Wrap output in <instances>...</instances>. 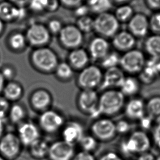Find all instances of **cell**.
<instances>
[{
    "instance_id": "obj_1",
    "label": "cell",
    "mask_w": 160,
    "mask_h": 160,
    "mask_svg": "<svg viewBox=\"0 0 160 160\" xmlns=\"http://www.w3.org/2000/svg\"><path fill=\"white\" fill-rule=\"evenodd\" d=\"M124 103L125 96L121 91L107 90L99 97L98 110L101 115H114L123 108Z\"/></svg>"
},
{
    "instance_id": "obj_2",
    "label": "cell",
    "mask_w": 160,
    "mask_h": 160,
    "mask_svg": "<svg viewBox=\"0 0 160 160\" xmlns=\"http://www.w3.org/2000/svg\"><path fill=\"white\" fill-rule=\"evenodd\" d=\"M152 143L149 136L144 131H136L121 143L120 150L126 155L142 154L148 152Z\"/></svg>"
},
{
    "instance_id": "obj_3",
    "label": "cell",
    "mask_w": 160,
    "mask_h": 160,
    "mask_svg": "<svg viewBox=\"0 0 160 160\" xmlns=\"http://www.w3.org/2000/svg\"><path fill=\"white\" fill-rule=\"evenodd\" d=\"M31 61L36 68L47 73L55 71L58 64L56 54L47 47H40L34 50L31 55Z\"/></svg>"
},
{
    "instance_id": "obj_4",
    "label": "cell",
    "mask_w": 160,
    "mask_h": 160,
    "mask_svg": "<svg viewBox=\"0 0 160 160\" xmlns=\"http://www.w3.org/2000/svg\"><path fill=\"white\" fill-rule=\"evenodd\" d=\"M119 22L114 15L105 13L94 19V28L98 35L103 37H114L119 30Z\"/></svg>"
},
{
    "instance_id": "obj_5",
    "label": "cell",
    "mask_w": 160,
    "mask_h": 160,
    "mask_svg": "<svg viewBox=\"0 0 160 160\" xmlns=\"http://www.w3.org/2000/svg\"><path fill=\"white\" fill-rule=\"evenodd\" d=\"M145 56L141 51L132 49L120 57V64L122 71L130 74L141 73L145 65Z\"/></svg>"
},
{
    "instance_id": "obj_6",
    "label": "cell",
    "mask_w": 160,
    "mask_h": 160,
    "mask_svg": "<svg viewBox=\"0 0 160 160\" xmlns=\"http://www.w3.org/2000/svg\"><path fill=\"white\" fill-rule=\"evenodd\" d=\"M103 76L100 68L95 65H90L82 69L77 82L82 90H93L101 85Z\"/></svg>"
},
{
    "instance_id": "obj_7",
    "label": "cell",
    "mask_w": 160,
    "mask_h": 160,
    "mask_svg": "<svg viewBox=\"0 0 160 160\" xmlns=\"http://www.w3.org/2000/svg\"><path fill=\"white\" fill-rule=\"evenodd\" d=\"M98 101L99 96L94 90H82L78 96V106L80 110L93 118L101 115L98 110Z\"/></svg>"
},
{
    "instance_id": "obj_8",
    "label": "cell",
    "mask_w": 160,
    "mask_h": 160,
    "mask_svg": "<svg viewBox=\"0 0 160 160\" xmlns=\"http://www.w3.org/2000/svg\"><path fill=\"white\" fill-rule=\"evenodd\" d=\"M22 145L17 135L7 133L0 139V154L4 158L14 159L19 155Z\"/></svg>"
},
{
    "instance_id": "obj_9",
    "label": "cell",
    "mask_w": 160,
    "mask_h": 160,
    "mask_svg": "<svg viewBox=\"0 0 160 160\" xmlns=\"http://www.w3.org/2000/svg\"><path fill=\"white\" fill-rule=\"evenodd\" d=\"M58 35L59 40L62 46L72 50L79 48L83 41L82 33L74 25L63 26Z\"/></svg>"
},
{
    "instance_id": "obj_10",
    "label": "cell",
    "mask_w": 160,
    "mask_h": 160,
    "mask_svg": "<svg viewBox=\"0 0 160 160\" xmlns=\"http://www.w3.org/2000/svg\"><path fill=\"white\" fill-rule=\"evenodd\" d=\"M25 37L32 46L40 48L50 41V33L43 25L33 24L28 28Z\"/></svg>"
},
{
    "instance_id": "obj_11",
    "label": "cell",
    "mask_w": 160,
    "mask_h": 160,
    "mask_svg": "<svg viewBox=\"0 0 160 160\" xmlns=\"http://www.w3.org/2000/svg\"><path fill=\"white\" fill-rule=\"evenodd\" d=\"M91 130L93 137L101 141L110 140L117 133L115 123L109 119H98L95 121Z\"/></svg>"
},
{
    "instance_id": "obj_12",
    "label": "cell",
    "mask_w": 160,
    "mask_h": 160,
    "mask_svg": "<svg viewBox=\"0 0 160 160\" xmlns=\"http://www.w3.org/2000/svg\"><path fill=\"white\" fill-rule=\"evenodd\" d=\"M63 122V117L54 110H46L39 117V125L42 130L48 133L56 132L62 126Z\"/></svg>"
},
{
    "instance_id": "obj_13",
    "label": "cell",
    "mask_w": 160,
    "mask_h": 160,
    "mask_svg": "<svg viewBox=\"0 0 160 160\" xmlns=\"http://www.w3.org/2000/svg\"><path fill=\"white\" fill-rule=\"evenodd\" d=\"M73 147L65 141H57L49 146L48 156L51 160H72L74 154Z\"/></svg>"
},
{
    "instance_id": "obj_14",
    "label": "cell",
    "mask_w": 160,
    "mask_h": 160,
    "mask_svg": "<svg viewBox=\"0 0 160 160\" xmlns=\"http://www.w3.org/2000/svg\"><path fill=\"white\" fill-rule=\"evenodd\" d=\"M125 78L123 71L119 67L107 69L103 76L100 89L106 90L114 88H120Z\"/></svg>"
},
{
    "instance_id": "obj_15",
    "label": "cell",
    "mask_w": 160,
    "mask_h": 160,
    "mask_svg": "<svg viewBox=\"0 0 160 160\" xmlns=\"http://www.w3.org/2000/svg\"><path fill=\"white\" fill-rule=\"evenodd\" d=\"M128 28L134 37H144L148 32L149 22L145 15L138 13L133 15L129 20Z\"/></svg>"
},
{
    "instance_id": "obj_16",
    "label": "cell",
    "mask_w": 160,
    "mask_h": 160,
    "mask_svg": "<svg viewBox=\"0 0 160 160\" xmlns=\"http://www.w3.org/2000/svg\"><path fill=\"white\" fill-rule=\"evenodd\" d=\"M17 136L22 145L30 147L39 139V130L32 122H25L20 126Z\"/></svg>"
},
{
    "instance_id": "obj_17",
    "label": "cell",
    "mask_w": 160,
    "mask_h": 160,
    "mask_svg": "<svg viewBox=\"0 0 160 160\" xmlns=\"http://www.w3.org/2000/svg\"><path fill=\"white\" fill-rule=\"evenodd\" d=\"M62 134L63 141L73 146L84 136L82 126L76 121L68 122L63 128Z\"/></svg>"
},
{
    "instance_id": "obj_18",
    "label": "cell",
    "mask_w": 160,
    "mask_h": 160,
    "mask_svg": "<svg viewBox=\"0 0 160 160\" xmlns=\"http://www.w3.org/2000/svg\"><path fill=\"white\" fill-rule=\"evenodd\" d=\"M89 50L92 58L96 60H102L109 53V44L103 37H96L90 42Z\"/></svg>"
},
{
    "instance_id": "obj_19",
    "label": "cell",
    "mask_w": 160,
    "mask_h": 160,
    "mask_svg": "<svg viewBox=\"0 0 160 160\" xmlns=\"http://www.w3.org/2000/svg\"><path fill=\"white\" fill-rule=\"evenodd\" d=\"M112 43L118 50L127 52L132 50L136 43V39L129 31H122L113 37Z\"/></svg>"
},
{
    "instance_id": "obj_20",
    "label": "cell",
    "mask_w": 160,
    "mask_h": 160,
    "mask_svg": "<svg viewBox=\"0 0 160 160\" xmlns=\"http://www.w3.org/2000/svg\"><path fill=\"white\" fill-rule=\"evenodd\" d=\"M160 74V60L150 58L145 62L141 72L140 78L145 84L152 82Z\"/></svg>"
},
{
    "instance_id": "obj_21",
    "label": "cell",
    "mask_w": 160,
    "mask_h": 160,
    "mask_svg": "<svg viewBox=\"0 0 160 160\" xmlns=\"http://www.w3.org/2000/svg\"><path fill=\"white\" fill-rule=\"evenodd\" d=\"M52 101V96L49 92L40 89L35 91L31 98V103L36 110L46 111L50 106Z\"/></svg>"
},
{
    "instance_id": "obj_22",
    "label": "cell",
    "mask_w": 160,
    "mask_h": 160,
    "mask_svg": "<svg viewBox=\"0 0 160 160\" xmlns=\"http://www.w3.org/2000/svg\"><path fill=\"white\" fill-rule=\"evenodd\" d=\"M89 56L86 50L78 48L72 50L68 56L69 64L72 68L82 69L89 62Z\"/></svg>"
},
{
    "instance_id": "obj_23",
    "label": "cell",
    "mask_w": 160,
    "mask_h": 160,
    "mask_svg": "<svg viewBox=\"0 0 160 160\" xmlns=\"http://www.w3.org/2000/svg\"><path fill=\"white\" fill-rule=\"evenodd\" d=\"M145 107L142 100L134 98L130 100L126 104L125 113L126 116L132 120H141L144 117Z\"/></svg>"
},
{
    "instance_id": "obj_24",
    "label": "cell",
    "mask_w": 160,
    "mask_h": 160,
    "mask_svg": "<svg viewBox=\"0 0 160 160\" xmlns=\"http://www.w3.org/2000/svg\"><path fill=\"white\" fill-rule=\"evenodd\" d=\"M25 11L23 8H19L8 2L0 3V19L10 20L24 17Z\"/></svg>"
},
{
    "instance_id": "obj_25",
    "label": "cell",
    "mask_w": 160,
    "mask_h": 160,
    "mask_svg": "<svg viewBox=\"0 0 160 160\" xmlns=\"http://www.w3.org/2000/svg\"><path fill=\"white\" fill-rule=\"evenodd\" d=\"M145 48L152 58L160 60V35H154L148 38Z\"/></svg>"
},
{
    "instance_id": "obj_26",
    "label": "cell",
    "mask_w": 160,
    "mask_h": 160,
    "mask_svg": "<svg viewBox=\"0 0 160 160\" xmlns=\"http://www.w3.org/2000/svg\"><path fill=\"white\" fill-rule=\"evenodd\" d=\"M49 146L46 141L38 139L30 146L31 154L35 158H44L48 155Z\"/></svg>"
},
{
    "instance_id": "obj_27",
    "label": "cell",
    "mask_w": 160,
    "mask_h": 160,
    "mask_svg": "<svg viewBox=\"0 0 160 160\" xmlns=\"http://www.w3.org/2000/svg\"><path fill=\"white\" fill-rule=\"evenodd\" d=\"M121 92L123 95L131 96L136 95L139 90V84L137 79L132 77H125L120 87Z\"/></svg>"
},
{
    "instance_id": "obj_28",
    "label": "cell",
    "mask_w": 160,
    "mask_h": 160,
    "mask_svg": "<svg viewBox=\"0 0 160 160\" xmlns=\"http://www.w3.org/2000/svg\"><path fill=\"white\" fill-rule=\"evenodd\" d=\"M87 6L90 11L100 15L107 13L112 7V1L108 0H92L88 1Z\"/></svg>"
},
{
    "instance_id": "obj_29",
    "label": "cell",
    "mask_w": 160,
    "mask_h": 160,
    "mask_svg": "<svg viewBox=\"0 0 160 160\" xmlns=\"http://www.w3.org/2000/svg\"><path fill=\"white\" fill-rule=\"evenodd\" d=\"M146 110L148 116L153 121L157 122H160V98H152L148 102Z\"/></svg>"
},
{
    "instance_id": "obj_30",
    "label": "cell",
    "mask_w": 160,
    "mask_h": 160,
    "mask_svg": "<svg viewBox=\"0 0 160 160\" xmlns=\"http://www.w3.org/2000/svg\"><path fill=\"white\" fill-rule=\"evenodd\" d=\"M3 92L7 100H15L22 95V89L17 82H10L4 87Z\"/></svg>"
},
{
    "instance_id": "obj_31",
    "label": "cell",
    "mask_w": 160,
    "mask_h": 160,
    "mask_svg": "<svg viewBox=\"0 0 160 160\" xmlns=\"http://www.w3.org/2000/svg\"><path fill=\"white\" fill-rule=\"evenodd\" d=\"M114 15L119 22H129L133 16V10L129 5H122L117 8Z\"/></svg>"
},
{
    "instance_id": "obj_32",
    "label": "cell",
    "mask_w": 160,
    "mask_h": 160,
    "mask_svg": "<svg viewBox=\"0 0 160 160\" xmlns=\"http://www.w3.org/2000/svg\"><path fill=\"white\" fill-rule=\"evenodd\" d=\"M56 75L59 79L67 80L72 78L73 74V70L69 63L66 62L58 63L55 69Z\"/></svg>"
},
{
    "instance_id": "obj_33",
    "label": "cell",
    "mask_w": 160,
    "mask_h": 160,
    "mask_svg": "<svg viewBox=\"0 0 160 160\" xmlns=\"http://www.w3.org/2000/svg\"><path fill=\"white\" fill-rule=\"evenodd\" d=\"M76 26L82 33L90 32L93 30L94 19L88 15L79 18L77 22Z\"/></svg>"
},
{
    "instance_id": "obj_34",
    "label": "cell",
    "mask_w": 160,
    "mask_h": 160,
    "mask_svg": "<svg viewBox=\"0 0 160 160\" xmlns=\"http://www.w3.org/2000/svg\"><path fill=\"white\" fill-rule=\"evenodd\" d=\"M120 56L115 52H109L102 60V67L108 69L114 67H118L120 64Z\"/></svg>"
},
{
    "instance_id": "obj_35",
    "label": "cell",
    "mask_w": 160,
    "mask_h": 160,
    "mask_svg": "<svg viewBox=\"0 0 160 160\" xmlns=\"http://www.w3.org/2000/svg\"><path fill=\"white\" fill-rule=\"evenodd\" d=\"M26 37L21 33H15L12 35L9 39V43L11 48L15 50L23 49L26 44Z\"/></svg>"
},
{
    "instance_id": "obj_36",
    "label": "cell",
    "mask_w": 160,
    "mask_h": 160,
    "mask_svg": "<svg viewBox=\"0 0 160 160\" xmlns=\"http://www.w3.org/2000/svg\"><path fill=\"white\" fill-rule=\"evenodd\" d=\"M80 147L82 149V151L91 152L96 149L98 146V141L93 136H84L79 142Z\"/></svg>"
},
{
    "instance_id": "obj_37",
    "label": "cell",
    "mask_w": 160,
    "mask_h": 160,
    "mask_svg": "<svg viewBox=\"0 0 160 160\" xmlns=\"http://www.w3.org/2000/svg\"><path fill=\"white\" fill-rule=\"evenodd\" d=\"M25 111L22 107L15 104L12 107L9 112V117L13 123H19L25 117Z\"/></svg>"
},
{
    "instance_id": "obj_38",
    "label": "cell",
    "mask_w": 160,
    "mask_h": 160,
    "mask_svg": "<svg viewBox=\"0 0 160 160\" xmlns=\"http://www.w3.org/2000/svg\"><path fill=\"white\" fill-rule=\"evenodd\" d=\"M149 28L154 32L160 35V12L152 16L149 22Z\"/></svg>"
},
{
    "instance_id": "obj_39",
    "label": "cell",
    "mask_w": 160,
    "mask_h": 160,
    "mask_svg": "<svg viewBox=\"0 0 160 160\" xmlns=\"http://www.w3.org/2000/svg\"><path fill=\"white\" fill-rule=\"evenodd\" d=\"M63 27V26H62L60 21H59L58 20L52 19L49 22L47 28L50 33H52L54 34H58L62 29Z\"/></svg>"
},
{
    "instance_id": "obj_40",
    "label": "cell",
    "mask_w": 160,
    "mask_h": 160,
    "mask_svg": "<svg viewBox=\"0 0 160 160\" xmlns=\"http://www.w3.org/2000/svg\"><path fill=\"white\" fill-rule=\"evenodd\" d=\"M9 108V103L6 98L0 97V120L4 122L6 112Z\"/></svg>"
},
{
    "instance_id": "obj_41",
    "label": "cell",
    "mask_w": 160,
    "mask_h": 160,
    "mask_svg": "<svg viewBox=\"0 0 160 160\" xmlns=\"http://www.w3.org/2000/svg\"><path fill=\"white\" fill-rule=\"evenodd\" d=\"M47 1H32L30 3V7L32 11L36 12H40L46 10Z\"/></svg>"
},
{
    "instance_id": "obj_42",
    "label": "cell",
    "mask_w": 160,
    "mask_h": 160,
    "mask_svg": "<svg viewBox=\"0 0 160 160\" xmlns=\"http://www.w3.org/2000/svg\"><path fill=\"white\" fill-rule=\"evenodd\" d=\"M115 127L117 132L121 134H124L127 133L130 129L129 123L128 121L123 120L119 121L117 123H115Z\"/></svg>"
},
{
    "instance_id": "obj_43",
    "label": "cell",
    "mask_w": 160,
    "mask_h": 160,
    "mask_svg": "<svg viewBox=\"0 0 160 160\" xmlns=\"http://www.w3.org/2000/svg\"><path fill=\"white\" fill-rule=\"evenodd\" d=\"M72 160H95V158L91 152L82 151L74 156Z\"/></svg>"
},
{
    "instance_id": "obj_44",
    "label": "cell",
    "mask_w": 160,
    "mask_h": 160,
    "mask_svg": "<svg viewBox=\"0 0 160 160\" xmlns=\"http://www.w3.org/2000/svg\"><path fill=\"white\" fill-rule=\"evenodd\" d=\"M63 6L68 7L75 8H77L82 4V1L80 0H63L60 1Z\"/></svg>"
},
{
    "instance_id": "obj_45",
    "label": "cell",
    "mask_w": 160,
    "mask_h": 160,
    "mask_svg": "<svg viewBox=\"0 0 160 160\" xmlns=\"http://www.w3.org/2000/svg\"><path fill=\"white\" fill-rule=\"evenodd\" d=\"M152 137L155 144L160 149V122L154 128Z\"/></svg>"
},
{
    "instance_id": "obj_46",
    "label": "cell",
    "mask_w": 160,
    "mask_h": 160,
    "mask_svg": "<svg viewBox=\"0 0 160 160\" xmlns=\"http://www.w3.org/2000/svg\"><path fill=\"white\" fill-rule=\"evenodd\" d=\"M89 7L88 6H85L83 4L80 5V6L76 8L75 9V14L77 16L79 17V18L88 15V13L89 12Z\"/></svg>"
},
{
    "instance_id": "obj_47",
    "label": "cell",
    "mask_w": 160,
    "mask_h": 160,
    "mask_svg": "<svg viewBox=\"0 0 160 160\" xmlns=\"http://www.w3.org/2000/svg\"><path fill=\"white\" fill-rule=\"evenodd\" d=\"M152 122L153 120L148 116H144L140 120L141 127L145 130H149L151 128Z\"/></svg>"
},
{
    "instance_id": "obj_48",
    "label": "cell",
    "mask_w": 160,
    "mask_h": 160,
    "mask_svg": "<svg viewBox=\"0 0 160 160\" xmlns=\"http://www.w3.org/2000/svg\"><path fill=\"white\" fill-rule=\"evenodd\" d=\"M99 160H122V159L116 153L109 152L101 156Z\"/></svg>"
},
{
    "instance_id": "obj_49",
    "label": "cell",
    "mask_w": 160,
    "mask_h": 160,
    "mask_svg": "<svg viewBox=\"0 0 160 160\" xmlns=\"http://www.w3.org/2000/svg\"><path fill=\"white\" fill-rule=\"evenodd\" d=\"M59 7V3L58 1H47L46 10L49 12L56 11Z\"/></svg>"
},
{
    "instance_id": "obj_50",
    "label": "cell",
    "mask_w": 160,
    "mask_h": 160,
    "mask_svg": "<svg viewBox=\"0 0 160 160\" xmlns=\"http://www.w3.org/2000/svg\"><path fill=\"white\" fill-rule=\"evenodd\" d=\"M1 73L4 79H10L14 75L13 69L9 67H4V68L2 69V72H1Z\"/></svg>"
},
{
    "instance_id": "obj_51",
    "label": "cell",
    "mask_w": 160,
    "mask_h": 160,
    "mask_svg": "<svg viewBox=\"0 0 160 160\" xmlns=\"http://www.w3.org/2000/svg\"><path fill=\"white\" fill-rule=\"evenodd\" d=\"M155 158L153 154L148 152L140 154L138 160H155Z\"/></svg>"
},
{
    "instance_id": "obj_52",
    "label": "cell",
    "mask_w": 160,
    "mask_h": 160,
    "mask_svg": "<svg viewBox=\"0 0 160 160\" xmlns=\"http://www.w3.org/2000/svg\"><path fill=\"white\" fill-rule=\"evenodd\" d=\"M148 6L149 8L152 9H160V1H148Z\"/></svg>"
},
{
    "instance_id": "obj_53",
    "label": "cell",
    "mask_w": 160,
    "mask_h": 160,
    "mask_svg": "<svg viewBox=\"0 0 160 160\" xmlns=\"http://www.w3.org/2000/svg\"><path fill=\"white\" fill-rule=\"evenodd\" d=\"M4 78L0 72V92L4 89Z\"/></svg>"
},
{
    "instance_id": "obj_54",
    "label": "cell",
    "mask_w": 160,
    "mask_h": 160,
    "mask_svg": "<svg viewBox=\"0 0 160 160\" xmlns=\"http://www.w3.org/2000/svg\"><path fill=\"white\" fill-rule=\"evenodd\" d=\"M4 122L0 120V139L3 135V131H4V126H3Z\"/></svg>"
},
{
    "instance_id": "obj_55",
    "label": "cell",
    "mask_w": 160,
    "mask_h": 160,
    "mask_svg": "<svg viewBox=\"0 0 160 160\" xmlns=\"http://www.w3.org/2000/svg\"><path fill=\"white\" fill-rule=\"evenodd\" d=\"M3 28V24L2 20L0 19V33L2 32Z\"/></svg>"
},
{
    "instance_id": "obj_56",
    "label": "cell",
    "mask_w": 160,
    "mask_h": 160,
    "mask_svg": "<svg viewBox=\"0 0 160 160\" xmlns=\"http://www.w3.org/2000/svg\"><path fill=\"white\" fill-rule=\"evenodd\" d=\"M0 160H6V158H4L1 154H0Z\"/></svg>"
},
{
    "instance_id": "obj_57",
    "label": "cell",
    "mask_w": 160,
    "mask_h": 160,
    "mask_svg": "<svg viewBox=\"0 0 160 160\" xmlns=\"http://www.w3.org/2000/svg\"><path fill=\"white\" fill-rule=\"evenodd\" d=\"M155 160H160V155L155 158Z\"/></svg>"
}]
</instances>
